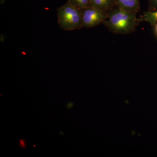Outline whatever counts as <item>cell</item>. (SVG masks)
Instances as JSON below:
<instances>
[{"instance_id": "6da1fadb", "label": "cell", "mask_w": 157, "mask_h": 157, "mask_svg": "<svg viewBox=\"0 0 157 157\" xmlns=\"http://www.w3.org/2000/svg\"><path fill=\"white\" fill-rule=\"evenodd\" d=\"M137 14L117 7L107 12V19L103 24L114 33H131L135 32L139 23Z\"/></svg>"}, {"instance_id": "7a4b0ae2", "label": "cell", "mask_w": 157, "mask_h": 157, "mask_svg": "<svg viewBox=\"0 0 157 157\" xmlns=\"http://www.w3.org/2000/svg\"><path fill=\"white\" fill-rule=\"evenodd\" d=\"M58 22L61 29L73 31L82 28V9L71 5L68 1L57 9Z\"/></svg>"}, {"instance_id": "3957f363", "label": "cell", "mask_w": 157, "mask_h": 157, "mask_svg": "<svg viewBox=\"0 0 157 157\" xmlns=\"http://www.w3.org/2000/svg\"><path fill=\"white\" fill-rule=\"evenodd\" d=\"M107 17V12L92 7L82 9V28L94 27L103 23Z\"/></svg>"}, {"instance_id": "277c9868", "label": "cell", "mask_w": 157, "mask_h": 157, "mask_svg": "<svg viewBox=\"0 0 157 157\" xmlns=\"http://www.w3.org/2000/svg\"><path fill=\"white\" fill-rule=\"evenodd\" d=\"M115 4L117 7L130 12L137 13L140 10L139 0H115Z\"/></svg>"}, {"instance_id": "5b68a950", "label": "cell", "mask_w": 157, "mask_h": 157, "mask_svg": "<svg viewBox=\"0 0 157 157\" xmlns=\"http://www.w3.org/2000/svg\"><path fill=\"white\" fill-rule=\"evenodd\" d=\"M116 6L115 0H91V7L108 12Z\"/></svg>"}, {"instance_id": "8992f818", "label": "cell", "mask_w": 157, "mask_h": 157, "mask_svg": "<svg viewBox=\"0 0 157 157\" xmlns=\"http://www.w3.org/2000/svg\"><path fill=\"white\" fill-rule=\"evenodd\" d=\"M139 22L146 21L154 26L157 23V10L155 11H146L144 12L138 18Z\"/></svg>"}, {"instance_id": "52a82bcc", "label": "cell", "mask_w": 157, "mask_h": 157, "mask_svg": "<svg viewBox=\"0 0 157 157\" xmlns=\"http://www.w3.org/2000/svg\"><path fill=\"white\" fill-rule=\"evenodd\" d=\"M73 6L80 9L91 7V0H68Z\"/></svg>"}, {"instance_id": "ba28073f", "label": "cell", "mask_w": 157, "mask_h": 157, "mask_svg": "<svg viewBox=\"0 0 157 157\" xmlns=\"http://www.w3.org/2000/svg\"><path fill=\"white\" fill-rule=\"evenodd\" d=\"M157 10V0H149V11H155Z\"/></svg>"}, {"instance_id": "9c48e42d", "label": "cell", "mask_w": 157, "mask_h": 157, "mask_svg": "<svg viewBox=\"0 0 157 157\" xmlns=\"http://www.w3.org/2000/svg\"><path fill=\"white\" fill-rule=\"evenodd\" d=\"M19 145L21 148L25 149L26 147L25 145V140L20 139L19 140Z\"/></svg>"}, {"instance_id": "30bf717a", "label": "cell", "mask_w": 157, "mask_h": 157, "mask_svg": "<svg viewBox=\"0 0 157 157\" xmlns=\"http://www.w3.org/2000/svg\"><path fill=\"white\" fill-rule=\"evenodd\" d=\"M155 31L157 35V23L155 25H154Z\"/></svg>"}]
</instances>
